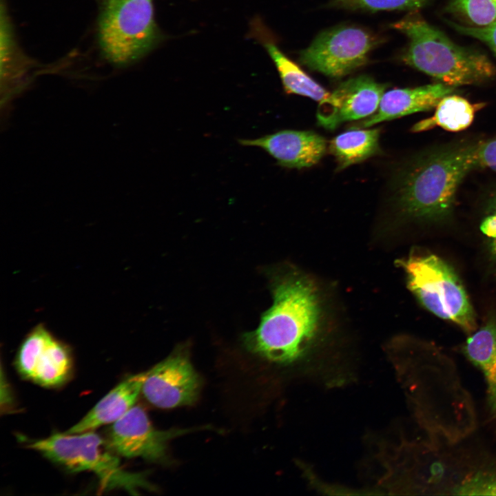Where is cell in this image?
Instances as JSON below:
<instances>
[{
    "label": "cell",
    "instance_id": "cell-1",
    "mask_svg": "<svg viewBox=\"0 0 496 496\" xmlns=\"http://www.w3.org/2000/svg\"><path fill=\"white\" fill-rule=\"evenodd\" d=\"M273 304L259 326L245 333L246 348L276 365L289 368L304 380L336 387L315 358L318 344L320 307L316 289L306 277L290 273L272 285Z\"/></svg>",
    "mask_w": 496,
    "mask_h": 496
},
{
    "label": "cell",
    "instance_id": "cell-2",
    "mask_svg": "<svg viewBox=\"0 0 496 496\" xmlns=\"http://www.w3.org/2000/svg\"><path fill=\"white\" fill-rule=\"evenodd\" d=\"M480 141L446 143L411 158L391 181V200L400 214L430 222L449 217L460 184L475 169Z\"/></svg>",
    "mask_w": 496,
    "mask_h": 496
},
{
    "label": "cell",
    "instance_id": "cell-3",
    "mask_svg": "<svg viewBox=\"0 0 496 496\" xmlns=\"http://www.w3.org/2000/svg\"><path fill=\"white\" fill-rule=\"evenodd\" d=\"M431 439L402 442L392 454L389 477L406 494L468 495L482 464L481 448Z\"/></svg>",
    "mask_w": 496,
    "mask_h": 496
},
{
    "label": "cell",
    "instance_id": "cell-4",
    "mask_svg": "<svg viewBox=\"0 0 496 496\" xmlns=\"http://www.w3.org/2000/svg\"><path fill=\"white\" fill-rule=\"evenodd\" d=\"M409 39L403 61L447 85L484 83L496 69L484 54L460 46L423 19L417 12L391 24Z\"/></svg>",
    "mask_w": 496,
    "mask_h": 496
},
{
    "label": "cell",
    "instance_id": "cell-5",
    "mask_svg": "<svg viewBox=\"0 0 496 496\" xmlns=\"http://www.w3.org/2000/svg\"><path fill=\"white\" fill-rule=\"evenodd\" d=\"M68 471L94 473L103 490L121 489L138 495L141 489L156 490L144 473L123 468L103 438L93 431L55 433L28 445Z\"/></svg>",
    "mask_w": 496,
    "mask_h": 496
},
{
    "label": "cell",
    "instance_id": "cell-6",
    "mask_svg": "<svg viewBox=\"0 0 496 496\" xmlns=\"http://www.w3.org/2000/svg\"><path fill=\"white\" fill-rule=\"evenodd\" d=\"M397 265L404 271L407 287L420 304L438 318L471 334L477 329L475 315L466 291L454 269L428 251L411 252Z\"/></svg>",
    "mask_w": 496,
    "mask_h": 496
},
{
    "label": "cell",
    "instance_id": "cell-7",
    "mask_svg": "<svg viewBox=\"0 0 496 496\" xmlns=\"http://www.w3.org/2000/svg\"><path fill=\"white\" fill-rule=\"evenodd\" d=\"M99 28L104 54L117 64L139 58L158 37L152 0H104Z\"/></svg>",
    "mask_w": 496,
    "mask_h": 496
},
{
    "label": "cell",
    "instance_id": "cell-8",
    "mask_svg": "<svg viewBox=\"0 0 496 496\" xmlns=\"http://www.w3.org/2000/svg\"><path fill=\"white\" fill-rule=\"evenodd\" d=\"M378 39L365 29L340 25L320 33L300 53V62L311 70L340 79L364 65Z\"/></svg>",
    "mask_w": 496,
    "mask_h": 496
},
{
    "label": "cell",
    "instance_id": "cell-9",
    "mask_svg": "<svg viewBox=\"0 0 496 496\" xmlns=\"http://www.w3.org/2000/svg\"><path fill=\"white\" fill-rule=\"evenodd\" d=\"M16 366L24 378L46 387L65 384L71 377L70 348L57 340L43 324L35 326L19 348Z\"/></svg>",
    "mask_w": 496,
    "mask_h": 496
},
{
    "label": "cell",
    "instance_id": "cell-10",
    "mask_svg": "<svg viewBox=\"0 0 496 496\" xmlns=\"http://www.w3.org/2000/svg\"><path fill=\"white\" fill-rule=\"evenodd\" d=\"M190 431L178 428L158 430L152 424L145 411L140 406H134L112 424L107 444L122 457L166 462L169 442Z\"/></svg>",
    "mask_w": 496,
    "mask_h": 496
},
{
    "label": "cell",
    "instance_id": "cell-11",
    "mask_svg": "<svg viewBox=\"0 0 496 496\" xmlns=\"http://www.w3.org/2000/svg\"><path fill=\"white\" fill-rule=\"evenodd\" d=\"M200 386V379L187 353L177 349L148 370L142 392L154 406L172 409L194 404Z\"/></svg>",
    "mask_w": 496,
    "mask_h": 496
},
{
    "label": "cell",
    "instance_id": "cell-12",
    "mask_svg": "<svg viewBox=\"0 0 496 496\" xmlns=\"http://www.w3.org/2000/svg\"><path fill=\"white\" fill-rule=\"evenodd\" d=\"M385 88V84L364 74L342 82L327 102L319 104L318 124L334 130L344 122L369 117L378 110Z\"/></svg>",
    "mask_w": 496,
    "mask_h": 496
},
{
    "label": "cell",
    "instance_id": "cell-13",
    "mask_svg": "<svg viewBox=\"0 0 496 496\" xmlns=\"http://www.w3.org/2000/svg\"><path fill=\"white\" fill-rule=\"evenodd\" d=\"M243 146L265 150L286 168L302 169L319 162L327 150L323 136L312 131L285 130L255 139H240Z\"/></svg>",
    "mask_w": 496,
    "mask_h": 496
},
{
    "label": "cell",
    "instance_id": "cell-14",
    "mask_svg": "<svg viewBox=\"0 0 496 496\" xmlns=\"http://www.w3.org/2000/svg\"><path fill=\"white\" fill-rule=\"evenodd\" d=\"M453 87L442 83L412 88H398L384 92L376 112L350 129L366 128L383 121L435 108Z\"/></svg>",
    "mask_w": 496,
    "mask_h": 496
},
{
    "label": "cell",
    "instance_id": "cell-15",
    "mask_svg": "<svg viewBox=\"0 0 496 496\" xmlns=\"http://www.w3.org/2000/svg\"><path fill=\"white\" fill-rule=\"evenodd\" d=\"M147 373L148 371L126 378L108 392L81 420L65 432L82 433L114 423L134 406L142 391Z\"/></svg>",
    "mask_w": 496,
    "mask_h": 496
},
{
    "label": "cell",
    "instance_id": "cell-16",
    "mask_svg": "<svg viewBox=\"0 0 496 496\" xmlns=\"http://www.w3.org/2000/svg\"><path fill=\"white\" fill-rule=\"evenodd\" d=\"M462 353L484 377L486 408L496 426V318L489 319L466 339Z\"/></svg>",
    "mask_w": 496,
    "mask_h": 496
},
{
    "label": "cell",
    "instance_id": "cell-17",
    "mask_svg": "<svg viewBox=\"0 0 496 496\" xmlns=\"http://www.w3.org/2000/svg\"><path fill=\"white\" fill-rule=\"evenodd\" d=\"M380 130L351 129L335 136L329 149L335 158L338 170L359 163L380 152Z\"/></svg>",
    "mask_w": 496,
    "mask_h": 496
},
{
    "label": "cell",
    "instance_id": "cell-18",
    "mask_svg": "<svg viewBox=\"0 0 496 496\" xmlns=\"http://www.w3.org/2000/svg\"><path fill=\"white\" fill-rule=\"evenodd\" d=\"M265 48L277 68L287 94L307 96L320 104L329 100L331 93L286 56L276 45L266 43Z\"/></svg>",
    "mask_w": 496,
    "mask_h": 496
},
{
    "label": "cell",
    "instance_id": "cell-19",
    "mask_svg": "<svg viewBox=\"0 0 496 496\" xmlns=\"http://www.w3.org/2000/svg\"><path fill=\"white\" fill-rule=\"evenodd\" d=\"M478 105L462 96L448 94L437 103L433 116L415 124L412 131L422 132L435 126L450 132L463 130L473 122Z\"/></svg>",
    "mask_w": 496,
    "mask_h": 496
},
{
    "label": "cell",
    "instance_id": "cell-20",
    "mask_svg": "<svg viewBox=\"0 0 496 496\" xmlns=\"http://www.w3.org/2000/svg\"><path fill=\"white\" fill-rule=\"evenodd\" d=\"M448 11L473 27L496 22V0H450Z\"/></svg>",
    "mask_w": 496,
    "mask_h": 496
},
{
    "label": "cell",
    "instance_id": "cell-21",
    "mask_svg": "<svg viewBox=\"0 0 496 496\" xmlns=\"http://www.w3.org/2000/svg\"><path fill=\"white\" fill-rule=\"evenodd\" d=\"M430 0H330L336 8L369 12L386 10L417 11Z\"/></svg>",
    "mask_w": 496,
    "mask_h": 496
},
{
    "label": "cell",
    "instance_id": "cell-22",
    "mask_svg": "<svg viewBox=\"0 0 496 496\" xmlns=\"http://www.w3.org/2000/svg\"><path fill=\"white\" fill-rule=\"evenodd\" d=\"M480 230L486 238L490 258L496 265V192L490 200Z\"/></svg>",
    "mask_w": 496,
    "mask_h": 496
},
{
    "label": "cell",
    "instance_id": "cell-23",
    "mask_svg": "<svg viewBox=\"0 0 496 496\" xmlns=\"http://www.w3.org/2000/svg\"><path fill=\"white\" fill-rule=\"evenodd\" d=\"M449 23L459 33L484 42L496 55V22L484 27L459 25L453 22Z\"/></svg>",
    "mask_w": 496,
    "mask_h": 496
},
{
    "label": "cell",
    "instance_id": "cell-24",
    "mask_svg": "<svg viewBox=\"0 0 496 496\" xmlns=\"http://www.w3.org/2000/svg\"><path fill=\"white\" fill-rule=\"evenodd\" d=\"M477 168H488L496 172V136L480 141L475 161V169Z\"/></svg>",
    "mask_w": 496,
    "mask_h": 496
}]
</instances>
